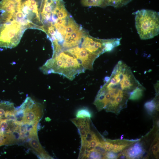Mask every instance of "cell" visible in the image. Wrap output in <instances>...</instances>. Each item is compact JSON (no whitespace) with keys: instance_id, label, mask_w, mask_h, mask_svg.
I'll return each instance as SVG.
<instances>
[{"instance_id":"5bb4252c","label":"cell","mask_w":159,"mask_h":159,"mask_svg":"<svg viewBox=\"0 0 159 159\" xmlns=\"http://www.w3.org/2000/svg\"><path fill=\"white\" fill-rule=\"evenodd\" d=\"M145 90L143 86L138 88L130 94L129 99L132 100H137L141 98Z\"/></svg>"},{"instance_id":"7a4b0ae2","label":"cell","mask_w":159,"mask_h":159,"mask_svg":"<svg viewBox=\"0 0 159 159\" xmlns=\"http://www.w3.org/2000/svg\"><path fill=\"white\" fill-rule=\"evenodd\" d=\"M40 69L44 74H58L70 80L85 70L80 62L66 50L47 60Z\"/></svg>"},{"instance_id":"ac0fdd59","label":"cell","mask_w":159,"mask_h":159,"mask_svg":"<svg viewBox=\"0 0 159 159\" xmlns=\"http://www.w3.org/2000/svg\"><path fill=\"white\" fill-rule=\"evenodd\" d=\"M159 150L158 143H156L155 145H154L152 148V151L153 153L156 155L158 153Z\"/></svg>"},{"instance_id":"ffe728a7","label":"cell","mask_w":159,"mask_h":159,"mask_svg":"<svg viewBox=\"0 0 159 159\" xmlns=\"http://www.w3.org/2000/svg\"><path fill=\"white\" fill-rule=\"evenodd\" d=\"M3 144V143L2 142H0V146L2 145Z\"/></svg>"},{"instance_id":"4fadbf2b","label":"cell","mask_w":159,"mask_h":159,"mask_svg":"<svg viewBox=\"0 0 159 159\" xmlns=\"http://www.w3.org/2000/svg\"><path fill=\"white\" fill-rule=\"evenodd\" d=\"M144 107L149 115L153 114L158 107V103L155 99L147 102L144 105Z\"/></svg>"},{"instance_id":"e0dca14e","label":"cell","mask_w":159,"mask_h":159,"mask_svg":"<svg viewBox=\"0 0 159 159\" xmlns=\"http://www.w3.org/2000/svg\"><path fill=\"white\" fill-rule=\"evenodd\" d=\"M118 158V155L111 151H107L106 153L104 159H116Z\"/></svg>"},{"instance_id":"277c9868","label":"cell","mask_w":159,"mask_h":159,"mask_svg":"<svg viewBox=\"0 0 159 159\" xmlns=\"http://www.w3.org/2000/svg\"><path fill=\"white\" fill-rule=\"evenodd\" d=\"M26 29L15 20L0 24V47L12 48L16 47Z\"/></svg>"},{"instance_id":"52a82bcc","label":"cell","mask_w":159,"mask_h":159,"mask_svg":"<svg viewBox=\"0 0 159 159\" xmlns=\"http://www.w3.org/2000/svg\"><path fill=\"white\" fill-rule=\"evenodd\" d=\"M66 50L70 53L80 62L85 70H92L94 62L98 57L78 46Z\"/></svg>"},{"instance_id":"7c38bea8","label":"cell","mask_w":159,"mask_h":159,"mask_svg":"<svg viewBox=\"0 0 159 159\" xmlns=\"http://www.w3.org/2000/svg\"><path fill=\"white\" fill-rule=\"evenodd\" d=\"M132 0H104V7L112 6L115 7H120L125 5Z\"/></svg>"},{"instance_id":"8992f818","label":"cell","mask_w":159,"mask_h":159,"mask_svg":"<svg viewBox=\"0 0 159 159\" xmlns=\"http://www.w3.org/2000/svg\"><path fill=\"white\" fill-rule=\"evenodd\" d=\"M82 47L88 52L99 57L108 52L107 44L109 39H98L91 37L86 32L83 38Z\"/></svg>"},{"instance_id":"ba28073f","label":"cell","mask_w":159,"mask_h":159,"mask_svg":"<svg viewBox=\"0 0 159 159\" xmlns=\"http://www.w3.org/2000/svg\"><path fill=\"white\" fill-rule=\"evenodd\" d=\"M86 33L81 27L70 34L65 35L62 45V51L78 46L81 42Z\"/></svg>"},{"instance_id":"6da1fadb","label":"cell","mask_w":159,"mask_h":159,"mask_svg":"<svg viewBox=\"0 0 159 159\" xmlns=\"http://www.w3.org/2000/svg\"><path fill=\"white\" fill-rule=\"evenodd\" d=\"M130 95L118 85L105 83L99 91L94 104L99 111L104 109L118 114L127 107Z\"/></svg>"},{"instance_id":"44dd1931","label":"cell","mask_w":159,"mask_h":159,"mask_svg":"<svg viewBox=\"0 0 159 159\" xmlns=\"http://www.w3.org/2000/svg\"><path fill=\"white\" fill-rule=\"evenodd\" d=\"M19 0V1H21V0Z\"/></svg>"},{"instance_id":"2e32d148","label":"cell","mask_w":159,"mask_h":159,"mask_svg":"<svg viewBox=\"0 0 159 159\" xmlns=\"http://www.w3.org/2000/svg\"><path fill=\"white\" fill-rule=\"evenodd\" d=\"M92 114L88 109L86 108H82L78 110L76 114L77 117L90 118L92 117Z\"/></svg>"},{"instance_id":"8fae6325","label":"cell","mask_w":159,"mask_h":159,"mask_svg":"<svg viewBox=\"0 0 159 159\" xmlns=\"http://www.w3.org/2000/svg\"><path fill=\"white\" fill-rule=\"evenodd\" d=\"M111 141L113 144V148L111 151L115 153L122 150L135 142L134 141L125 140H117Z\"/></svg>"},{"instance_id":"5b68a950","label":"cell","mask_w":159,"mask_h":159,"mask_svg":"<svg viewBox=\"0 0 159 159\" xmlns=\"http://www.w3.org/2000/svg\"><path fill=\"white\" fill-rule=\"evenodd\" d=\"M43 0H21L19 10L24 15V23L28 28L42 29L41 13Z\"/></svg>"},{"instance_id":"9a60e30c","label":"cell","mask_w":159,"mask_h":159,"mask_svg":"<svg viewBox=\"0 0 159 159\" xmlns=\"http://www.w3.org/2000/svg\"><path fill=\"white\" fill-rule=\"evenodd\" d=\"M81 3L85 6L104 7L103 0H82Z\"/></svg>"},{"instance_id":"9c48e42d","label":"cell","mask_w":159,"mask_h":159,"mask_svg":"<svg viewBox=\"0 0 159 159\" xmlns=\"http://www.w3.org/2000/svg\"><path fill=\"white\" fill-rule=\"evenodd\" d=\"M144 150L141 144L137 142L133 144L123 153V156L130 159L139 158L142 157Z\"/></svg>"},{"instance_id":"d6986e66","label":"cell","mask_w":159,"mask_h":159,"mask_svg":"<svg viewBox=\"0 0 159 159\" xmlns=\"http://www.w3.org/2000/svg\"><path fill=\"white\" fill-rule=\"evenodd\" d=\"M0 126L2 130L7 128L8 124L6 120H1L0 122Z\"/></svg>"},{"instance_id":"3957f363","label":"cell","mask_w":159,"mask_h":159,"mask_svg":"<svg viewBox=\"0 0 159 159\" xmlns=\"http://www.w3.org/2000/svg\"><path fill=\"white\" fill-rule=\"evenodd\" d=\"M135 26L140 39H152L159 33V14L155 11L146 9L135 12Z\"/></svg>"},{"instance_id":"30bf717a","label":"cell","mask_w":159,"mask_h":159,"mask_svg":"<svg viewBox=\"0 0 159 159\" xmlns=\"http://www.w3.org/2000/svg\"><path fill=\"white\" fill-rule=\"evenodd\" d=\"M33 137L29 141V144L38 153H39L42 158H51L48 154L42 148L40 144L37 137V134L32 135Z\"/></svg>"}]
</instances>
